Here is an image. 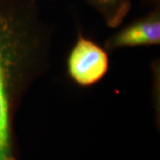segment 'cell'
Returning <instances> with one entry per match:
<instances>
[{
    "label": "cell",
    "mask_w": 160,
    "mask_h": 160,
    "mask_svg": "<svg viewBox=\"0 0 160 160\" xmlns=\"http://www.w3.org/2000/svg\"><path fill=\"white\" fill-rule=\"evenodd\" d=\"M110 29H118L130 12L132 0H85Z\"/></svg>",
    "instance_id": "4"
},
{
    "label": "cell",
    "mask_w": 160,
    "mask_h": 160,
    "mask_svg": "<svg viewBox=\"0 0 160 160\" xmlns=\"http://www.w3.org/2000/svg\"><path fill=\"white\" fill-rule=\"evenodd\" d=\"M152 6L147 14L122 27L105 40V49L112 52L125 48L159 46L160 4Z\"/></svg>",
    "instance_id": "3"
},
{
    "label": "cell",
    "mask_w": 160,
    "mask_h": 160,
    "mask_svg": "<svg viewBox=\"0 0 160 160\" xmlns=\"http://www.w3.org/2000/svg\"><path fill=\"white\" fill-rule=\"evenodd\" d=\"M152 69H153V88H152V100H153V105H154L156 115L159 117L160 112V98H159V61H155L154 64H152Z\"/></svg>",
    "instance_id": "5"
},
{
    "label": "cell",
    "mask_w": 160,
    "mask_h": 160,
    "mask_svg": "<svg viewBox=\"0 0 160 160\" xmlns=\"http://www.w3.org/2000/svg\"><path fill=\"white\" fill-rule=\"evenodd\" d=\"M148 2H149L152 6H155V5H158V4H160V0H147Z\"/></svg>",
    "instance_id": "6"
},
{
    "label": "cell",
    "mask_w": 160,
    "mask_h": 160,
    "mask_svg": "<svg viewBox=\"0 0 160 160\" xmlns=\"http://www.w3.org/2000/svg\"><path fill=\"white\" fill-rule=\"evenodd\" d=\"M37 1L38 2V1H45V0H37Z\"/></svg>",
    "instance_id": "7"
},
{
    "label": "cell",
    "mask_w": 160,
    "mask_h": 160,
    "mask_svg": "<svg viewBox=\"0 0 160 160\" xmlns=\"http://www.w3.org/2000/svg\"><path fill=\"white\" fill-rule=\"evenodd\" d=\"M109 53L104 46L78 31L66 60V70L70 80L80 87L97 85L109 72Z\"/></svg>",
    "instance_id": "2"
},
{
    "label": "cell",
    "mask_w": 160,
    "mask_h": 160,
    "mask_svg": "<svg viewBox=\"0 0 160 160\" xmlns=\"http://www.w3.org/2000/svg\"><path fill=\"white\" fill-rule=\"evenodd\" d=\"M52 48L37 0H0V160H20L15 118L50 68Z\"/></svg>",
    "instance_id": "1"
}]
</instances>
